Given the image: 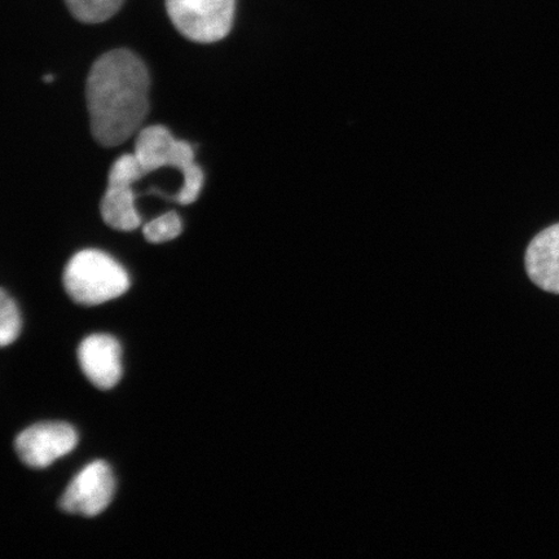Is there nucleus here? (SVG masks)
<instances>
[{
  "mask_svg": "<svg viewBox=\"0 0 559 559\" xmlns=\"http://www.w3.org/2000/svg\"><path fill=\"white\" fill-rule=\"evenodd\" d=\"M150 73L129 50L100 56L91 67L86 100L91 132L103 146L121 145L143 124L148 114Z\"/></svg>",
  "mask_w": 559,
  "mask_h": 559,
  "instance_id": "f257e3e1",
  "label": "nucleus"
},
{
  "mask_svg": "<svg viewBox=\"0 0 559 559\" xmlns=\"http://www.w3.org/2000/svg\"><path fill=\"white\" fill-rule=\"evenodd\" d=\"M134 155L145 175L171 166L183 175V185L174 200L191 205L204 186V173L194 163L191 144L177 140L164 126H150L139 132Z\"/></svg>",
  "mask_w": 559,
  "mask_h": 559,
  "instance_id": "f03ea898",
  "label": "nucleus"
},
{
  "mask_svg": "<svg viewBox=\"0 0 559 559\" xmlns=\"http://www.w3.org/2000/svg\"><path fill=\"white\" fill-rule=\"evenodd\" d=\"M64 286L76 304L97 306L124 295L130 277L120 263L103 251L82 250L67 264Z\"/></svg>",
  "mask_w": 559,
  "mask_h": 559,
  "instance_id": "7ed1b4c3",
  "label": "nucleus"
},
{
  "mask_svg": "<svg viewBox=\"0 0 559 559\" xmlns=\"http://www.w3.org/2000/svg\"><path fill=\"white\" fill-rule=\"evenodd\" d=\"M166 10L186 38L214 44L226 38L233 27L235 0H166Z\"/></svg>",
  "mask_w": 559,
  "mask_h": 559,
  "instance_id": "20e7f679",
  "label": "nucleus"
},
{
  "mask_svg": "<svg viewBox=\"0 0 559 559\" xmlns=\"http://www.w3.org/2000/svg\"><path fill=\"white\" fill-rule=\"evenodd\" d=\"M144 175L135 155H123L111 165L107 191L100 204L102 218L110 228L130 233L142 223L132 186Z\"/></svg>",
  "mask_w": 559,
  "mask_h": 559,
  "instance_id": "39448f33",
  "label": "nucleus"
},
{
  "mask_svg": "<svg viewBox=\"0 0 559 559\" xmlns=\"http://www.w3.org/2000/svg\"><path fill=\"white\" fill-rule=\"evenodd\" d=\"M116 479L110 466L95 461L72 480L61 496L60 508L66 513L96 516L104 512L114 500Z\"/></svg>",
  "mask_w": 559,
  "mask_h": 559,
  "instance_id": "423d86ee",
  "label": "nucleus"
},
{
  "mask_svg": "<svg viewBox=\"0 0 559 559\" xmlns=\"http://www.w3.org/2000/svg\"><path fill=\"white\" fill-rule=\"evenodd\" d=\"M79 443L73 426L66 423H41L21 432L15 449L26 466L45 469L67 456Z\"/></svg>",
  "mask_w": 559,
  "mask_h": 559,
  "instance_id": "0eeeda50",
  "label": "nucleus"
},
{
  "mask_svg": "<svg viewBox=\"0 0 559 559\" xmlns=\"http://www.w3.org/2000/svg\"><path fill=\"white\" fill-rule=\"evenodd\" d=\"M79 360L88 381L100 390L115 388L121 380L122 348L111 335L93 334L83 340Z\"/></svg>",
  "mask_w": 559,
  "mask_h": 559,
  "instance_id": "6e6552de",
  "label": "nucleus"
},
{
  "mask_svg": "<svg viewBox=\"0 0 559 559\" xmlns=\"http://www.w3.org/2000/svg\"><path fill=\"white\" fill-rule=\"evenodd\" d=\"M524 261L534 284L559 295V223L544 229L531 241Z\"/></svg>",
  "mask_w": 559,
  "mask_h": 559,
  "instance_id": "1a4fd4ad",
  "label": "nucleus"
},
{
  "mask_svg": "<svg viewBox=\"0 0 559 559\" xmlns=\"http://www.w3.org/2000/svg\"><path fill=\"white\" fill-rule=\"evenodd\" d=\"M70 13L81 23L99 24L120 11L123 0H66Z\"/></svg>",
  "mask_w": 559,
  "mask_h": 559,
  "instance_id": "9d476101",
  "label": "nucleus"
},
{
  "mask_svg": "<svg viewBox=\"0 0 559 559\" xmlns=\"http://www.w3.org/2000/svg\"><path fill=\"white\" fill-rule=\"evenodd\" d=\"M181 230H183V223L175 212L159 215L158 218L146 223L143 228L145 239L152 243H163L177 239Z\"/></svg>",
  "mask_w": 559,
  "mask_h": 559,
  "instance_id": "9b49d317",
  "label": "nucleus"
},
{
  "mask_svg": "<svg viewBox=\"0 0 559 559\" xmlns=\"http://www.w3.org/2000/svg\"><path fill=\"white\" fill-rule=\"evenodd\" d=\"M20 330L21 318L17 306L2 289L0 292V345L5 347L13 344L19 337Z\"/></svg>",
  "mask_w": 559,
  "mask_h": 559,
  "instance_id": "f8f14e48",
  "label": "nucleus"
},
{
  "mask_svg": "<svg viewBox=\"0 0 559 559\" xmlns=\"http://www.w3.org/2000/svg\"><path fill=\"white\" fill-rule=\"evenodd\" d=\"M45 81H46V82H51V81H53V75H46V76H45Z\"/></svg>",
  "mask_w": 559,
  "mask_h": 559,
  "instance_id": "ddd939ff",
  "label": "nucleus"
}]
</instances>
